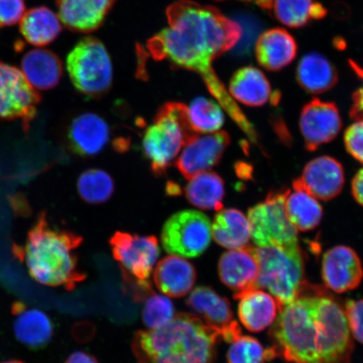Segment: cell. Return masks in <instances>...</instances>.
Listing matches in <instances>:
<instances>
[{
    "mask_svg": "<svg viewBox=\"0 0 363 363\" xmlns=\"http://www.w3.org/2000/svg\"><path fill=\"white\" fill-rule=\"evenodd\" d=\"M352 193L355 201L363 206V169L358 171L352 179Z\"/></svg>",
    "mask_w": 363,
    "mask_h": 363,
    "instance_id": "40",
    "label": "cell"
},
{
    "mask_svg": "<svg viewBox=\"0 0 363 363\" xmlns=\"http://www.w3.org/2000/svg\"><path fill=\"white\" fill-rule=\"evenodd\" d=\"M256 57L265 69L277 72L289 66L297 56L295 39L287 30L272 28L263 33L256 44Z\"/></svg>",
    "mask_w": 363,
    "mask_h": 363,
    "instance_id": "23",
    "label": "cell"
},
{
    "mask_svg": "<svg viewBox=\"0 0 363 363\" xmlns=\"http://www.w3.org/2000/svg\"><path fill=\"white\" fill-rule=\"evenodd\" d=\"M112 253L119 262L124 282L136 301L153 293L150 276L155 267L160 247L155 237L116 233L111 239Z\"/></svg>",
    "mask_w": 363,
    "mask_h": 363,
    "instance_id": "7",
    "label": "cell"
},
{
    "mask_svg": "<svg viewBox=\"0 0 363 363\" xmlns=\"http://www.w3.org/2000/svg\"><path fill=\"white\" fill-rule=\"evenodd\" d=\"M269 12L281 24L293 29L328 16L326 9L315 0H272Z\"/></svg>",
    "mask_w": 363,
    "mask_h": 363,
    "instance_id": "30",
    "label": "cell"
},
{
    "mask_svg": "<svg viewBox=\"0 0 363 363\" xmlns=\"http://www.w3.org/2000/svg\"><path fill=\"white\" fill-rule=\"evenodd\" d=\"M21 72L35 89L48 90L59 84L63 67L56 53L48 49L36 48L23 56Z\"/></svg>",
    "mask_w": 363,
    "mask_h": 363,
    "instance_id": "25",
    "label": "cell"
},
{
    "mask_svg": "<svg viewBox=\"0 0 363 363\" xmlns=\"http://www.w3.org/2000/svg\"><path fill=\"white\" fill-rule=\"evenodd\" d=\"M259 275L257 289H267L279 311L293 302L305 287V262L299 246L256 247Z\"/></svg>",
    "mask_w": 363,
    "mask_h": 363,
    "instance_id": "6",
    "label": "cell"
},
{
    "mask_svg": "<svg viewBox=\"0 0 363 363\" xmlns=\"http://www.w3.org/2000/svg\"><path fill=\"white\" fill-rule=\"evenodd\" d=\"M344 184L345 172L340 162L333 157L322 156L307 163L301 178L294 181L293 187L328 201L338 196Z\"/></svg>",
    "mask_w": 363,
    "mask_h": 363,
    "instance_id": "15",
    "label": "cell"
},
{
    "mask_svg": "<svg viewBox=\"0 0 363 363\" xmlns=\"http://www.w3.org/2000/svg\"><path fill=\"white\" fill-rule=\"evenodd\" d=\"M219 1H222V0H219Z\"/></svg>",
    "mask_w": 363,
    "mask_h": 363,
    "instance_id": "44",
    "label": "cell"
},
{
    "mask_svg": "<svg viewBox=\"0 0 363 363\" xmlns=\"http://www.w3.org/2000/svg\"><path fill=\"white\" fill-rule=\"evenodd\" d=\"M321 275L326 287L334 292L352 291L363 279L360 257L352 248L346 246L329 249L322 259Z\"/></svg>",
    "mask_w": 363,
    "mask_h": 363,
    "instance_id": "16",
    "label": "cell"
},
{
    "mask_svg": "<svg viewBox=\"0 0 363 363\" xmlns=\"http://www.w3.org/2000/svg\"><path fill=\"white\" fill-rule=\"evenodd\" d=\"M161 239L163 248L172 255L184 258L199 257L211 245V222L201 212L179 211L163 225Z\"/></svg>",
    "mask_w": 363,
    "mask_h": 363,
    "instance_id": "10",
    "label": "cell"
},
{
    "mask_svg": "<svg viewBox=\"0 0 363 363\" xmlns=\"http://www.w3.org/2000/svg\"><path fill=\"white\" fill-rule=\"evenodd\" d=\"M11 313L16 316L13 333L18 342L30 350H40L51 342L54 326L51 318L45 312L17 301L13 303Z\"/></svg>",
    "mask_w": 363,
    "mask_h": 363,
    "instance_id": "20",
    "label": "cell"
},
{
    "mask_svg": "<svg viewBox=\"0 0 363 363\" xmlns=\"http://www.w3.org/2000/svg\"><path fill=\"white\" fill-rule=\"evenodd\" d=\"M67 70L75 89L86 96L101 97L111 88V58L96 38H86L72 48L67 57Z\"/></svg>",
    "mask_w": 363,
    "mask_h": 363,
    "instance_id": "8",
    "label": "cell"
},
{
    "mask_svg": "<svg viewBox=\"0 0 363 363\" xmlns=\"http://www.w3.org/2000/svg\"><path fill=\"white\" fill-rule=\"evenodd\" d=\"M220 338L201 318L182 313L160 329L138 331L133 349L140 363H215Z\"/></svg>",
    "mask_w": 363,
    "mask_h": 363,
    "instance_id": "3",
    "label": "cell"
},
{
    "mask_svg": "<svg viewBox=\"0 0 363 363\" xmlns=\"http://www.w3.org/2000/svg\"><path fill=\"white\" fill-rule=\"evenodd\" d=\"M111 130L106 120L95 113L77 116L68 129L67 140L72 152L81 157L99 155L110 140Z\"/></svg>",
    "mask_w": 363,
    "mask_h": 363,
    "instance_id": "18",
    "label": "cell"
},
{
    "mask_svg": "<svg viewBox=\"0 0 363 363\" xmlns=\"http://www.w3.org/2000/svg\"><path fill=\"white\" fill-rule=\"evenodd\" d=\"M2 363H25L24 362L20 360H9L7 362H4Z\"/></svg>",
    "mask_w": 363,
    "mask_h": 363,
    "instance_id": "43",
    "label": "cell"
},
{
    "mask_svg": "<svg viewBox=\"0 0 363 363\" xmlns=\"http://www.w3.org/2000/svg\"><path fill=\"white\" fill-rule=\"evenodd\" d=\"M196 279V270L192 263L174 255L163 258L153 272L157 288L172 298L184 297L190 293Z\"/></svg>",
    "mask_w": 363,
    "mask_h": 363,
    "instance_id": "22",
    "label": "cell"
},
{
    "mask_svg": "<svg viewBox=\"0 0 363 363\" xmlns=\"http://www.w3.org/2000/svg\"><path fill=\"white\" fill-rule=\"evenodd\" d=\"M281 308L270 331L276 356L289 363H351L354 344L346 313L313 288Z\"/></svg>",
    "mask_w": 363,
    "mask_h": 363,
    "instance_id": "2",
    "label": "cell"
},
{
    "mask_svg": "<svg viewBox=\"0 0 363 363\" xmlns=\"http://www.w3.org/2000/svg\"><path fill=\"white\" fill-rule=\"evenodd\" d=\"M189 180L184 192L192 206L203 211H220L223 208L225 183L219 174L206 172Z\"/></svg>",
    "mask_w": 363,
    "mask_h": 363,
    "instance_id": "29",
    "label": "cell"
},
{
    "mask_svg": "<svg viewBox=\"0 0 363 363\" xmlns=\"http://www.w3.org/2000/svg\"><path fill=\"white\" fill-rule=\"evenodd\" d=\"M40 102V94L21 70L0 61V120H21L27 130Z\"/></svg>",
    "mask_w": 363,
    "mask_h": 363,
    "instance_id": "11",
    "label": "cell"
},
{
    "mask_svg": "<svg viewBox=\"0 0 363 363\" xmlns=\"http://www.w3.org/2000/svg\"><path fill=\"white\" fill-rule=\"evenodd\" d=\"M83 238L72 231L54 228L42 214L27 235L25 246L16 247V256L26 263L35 282L49 287L72 290L86 276L78 266L77 249Z\"/></svg>",
    "mask_w": 363,
    "mask_h": 363,
    "instance_id": "4",
    "label": "cell"
},
{
    "mask_svg": "<svg viewBox=\"0 0 363 363\" xmlns=\"http://www.w3.org/2000/svg\"><path fill=\"white\" fill-rule=\"evenodd\" d=\"M25 13V0H0V27L16 25Z\"/></svg>",
    "mask_w": 363,
    "mask_h": 363,
    "instance_id": "38",
    "label": "cell"
},
{
    "mask_svg": "<svg viewBox=\"0 0 363 363\" xmlns=\"http://www.w3.org/2000/svg\"><path fill=\"white\" fill-rule=\"evenodd\" d=\"M349 65L362 83V87L352 95L350 116L354 121H363V67L352 60H349Z\"/></svg>",
    "mask_w": 363,
    "mask_h": 363,
    "instance_id": "39",
    "label": "cell"
},
{
    "mask_svg": "<svg viewBox=\"0 0 363 363\" xmlns=\"http://www.w3.org/2000/svg\"><path fill=\"white\" fill-rule=\"evenodd\" d=\"M194 133L189 125L188 107L167 103L159 110L145 131L143 149L156 175L165 174L187 140Z\"/></svg>",
    "mask_w": 363,
    "mask_h": 363,
    "instance_id": "5",
    "label": "cell"
},
{
    "mask_svg": "<svg viewBox=\"0 0 363 363\" xmlns=\"http://www.w3.org/2000/svg\"><path fill=\"white\" fill-rule=\"evenodd\" d=\"M288 190L284 207L286 214L297 230L310 231L320 225L323 218V208L311 194L299 188Z\"/></svg>",
    "mask_w": 363,
    "mask_h": 363,
    "instance_id": "31",
    "label": "cell"
},
{
    "mask_svg": "<svg viewBox=\"0 0 363 363\" xmlns=\"http://www.w3.org/2000/svg\"><path fill=\"white\" fill-rule=\"evenodd\" d=\"M342 127V117L333 102L314 99L302 108L299 128L308 152H314L321 145L333 142Z\"/></svg>",
    "mask_w": 363,
    "mask_h": 363,
    "instance_id": "13",
    "label": "cell"
},
{
    "mask_svg": "<svg viewBox=\"0 0 363 363\" xmlns=\"http://www.w3.org/2000/svg\"><path fill=\"white\" fill-rule=\"evenodd\" d=\"M288 190L271 192L264 201L249 208L247 219L256 247L299 246L298 230L286 214Z\"/></svg>",
    "mask_w": 363,
    "mask_h": 363,
    "instance_id": "9",
    "label": "cell"
},
{
    "mask_svg": "<svg viewBox=\"0 0 363 363\" xmlns=\"http://www.w3.org/2000/svg\"><path fill=\"white\" fill-rule=\"evenodd\" d=\"M62 26L56 13L48 7L31 9L21 21L20 30L27 43L35 47H45L60 35Z\"/></svg>",
    "mask_w": 363,
    "mask_h": 363,
    "instance_id": "28",
    "label": "cell"
},
{
    "mask_svg": "<svg viewBox=\"0 0 363 363\" xmlns=\"http://www.w3.org/2000/svg\"><path fill=\"white\" fill-rule=\"evenodd\" d=\"M80 197L86 203L101 204L110 201L115 192L112 177L102 169H91L82 174L77 183Z\"/></svg>",
    "mask_w": 363,
    "mask_h": 363,
    "instance_id": "33",
    "label": "cell"
},
{
    "mask_svg": "<svg viewBox=\"0 0 363 363\" xmlns=\"http://www.w3.org/2000/svg\"><path fill=\"white\" fill-rule=\"evenodd\" d=\"M344 311L353 337L363 344V298L347 301Z\"/></svg>",
    "mask_w": 363,
    "mask_h": 363,
    "instance_id": "36",
    "label": "cell"
},
{
    "mask_svg": "<svg viewBox=\"0 0 363 363\" xmlns=\"http://www.w3.org/2000/svg\"><path fill=\"white\" fill-rule=\"evenodd\" d=\"M338 77L333 63L316 52L308 53L302 57L296 70L298 84L312 94L328 92L337 84Z\"/></svg>",
    "mask_w": 363,
    "mask_h": 363,
    "instance_id": "26",
    "label": "cell"
},
{
    "mask_svg": "<svg viewBox=\"0 0 363 363\" xmlns=\"http://www.w3.org/2000/svg\"><path fill=\"white\" fill-rule=\"evenodd\" d=\"M65 363H99L96 357L84 352H75L72 353Z\"/></svg>",
    "mask_w": 363,
    "mask_h": 363,
    "instance_id": "41",
    "label": "cell"
},
{
    "mask_svg": "<svg viewBox=\"0 0 363 363\" xmlns=\"http://www.w3.org/2000/svg\"><path fill=\"white\" fill-rule=\"evenodd\" d=\"M143 320L149 330H157L169 324L175 317V308L164 295L152 293L145 298Z\"/></svg>",
    "mask_w": 363,
    "mask_h": 363,
    "instance_id": "35",
    "label": "cell"
},
{
    "mask_svg": "<svg viewBox=\"0 0 363 363\" xmlns=\"http://www.w3.org/2000/svg\"><path fill=\"white\" fill-rule=\"evenodd\" d=\"M218 272L221 282L234 295L257 289L259 264L256 247L247 246L225 252L218 263Z\"/></svg>",
    "mask_w": 363,
    "mask_h": 363,
    "instance_id": "17",
    "label": "cell"
},
{
    "mask_svg": "<svg viewBox=\"0 0 363 363\" xmlns=\"http://www.w3.org/2000/svg\"><path fill=\"white\" fill-rule=\"evenodd\" d=\"M230 143V135L225 131L194 134L184 144L176 166L185 179H191L216 166Z\"/></svg>",
    "mask_w": 363,
    "mask_h": 363,
    "instance_id": "12",
    "label": "cell"
},
{
    "mask_svg": "<svg viewBox=\"0 0 363 363\" xmlns=\"http://www.w3.org/2000/svg\"><path fill=\"white\" fill-rule=\"evenodd\" d=\"M243 1L254 2L257 4L258 6L261 7L262 10L269 11L271 6L272 0H243Z\"/></svg>",
    "mask_w": 363,
    "mask_h": 363,
    "instance_id": "42",
    "label": "cell"
},
{
    "mask_svg": "<svg viewBox=\"0 0 363 363\" xmlns=\"http://www.w3.org/2000/svg\"><path fill=\"white\" fill-rule=\"evenodd\" d=\"M277 357L274 348L265 349L259 340L240 335L230 343L227 363H266Z\"/></svg>",
    "mask_w": 363,
    "mask_h": 363,
    "instance_id": "34",
    "label": "cell"
},
{
    "mask_svg": "<svg viewBox=\"0 0 363 363\" xmlns=\"http://www.w3.org/2000/svg\"><path fill=\"white\" fill-rule=\"evenodd\" d=\"M167 26L149 40L157 60L197 72L211 93L223 87L212 63L235 47L242 27L217 9L190 0H179L167 9Z\"/></svg>",
    "mask_w": 363,
    "mask_h": 363,
    "instance_id": "1",
    "label": "cell"
},
{
    "mask_svg": "<svg viewBox=\"0 0 363 363\" xmlns=\"http://www.w3.org/2000/svg\"><path fill=\"white\" fill-rule=\"evenodd\" d=\"M187 305L225 342L231 343L242 335V330L233 319L230 301L214 289L204 286L195 289L187 299Z\"/></svg>",
    "mask_w": 363,
    "mask_h": 363,
    "instance_id": "14",
    "label": "cell"
},
{
    "mask_svg": "<svg viewBox=\"0 0 363 363\" xmlns=\"http://www.w3.org/2000/svg\"><path fill=\"white\" fill-rule=\"evenodd\" d=\"M189 125L194 133L211 134L219 131L225 123L219 104L210 99L198 97L188 107Z\"/></svg>",
    "mask_w": 363,
    "mask_h": 363,
    "instance_id": "32",
    "label": "cell"
},
{
    "mask_svg": "<svg viewBox=\"0 0 363 363\" xmlns=\"http://www.w3.org/2000/svg\"><path fill=\"white\" fill-rule=\"evenodd\" d=\"M229 93L234 101L250 107H260L271 101H279L280 94L272 93L269 79L254 67L240 68L230 79Z\"/></svg>",
    "mask_w": 363,
    "mask_h": 363,
    "instance_id": "21",
    "label": "cell"
},
{
    "mask_svg": "<svg viewBox=\"0 0 363 363\" xmlns=\"http://www.w3.org/2000/svg\"><path fill=\"white\" fill-rule=\"evenodd\" d=\"M116 0H57L62 24L75 33H89L103 24Z\"/></svg>",
    "mask_w": 363,
    "mask_h": 363,
    "instance_id": "19",
    "label": "cell"
},
{
    "mask_svg": "<svg viewBox=\"0 0 363 363\" xmlns=\"http://www.w3.org/2000/svg\"><path fill=\"white\" fill-rule=\"evenodd\" d=\"M345 147L357 161L363 163V121H356L345 131Z\"/></svg>",
    "mask_w": 363,
    "mask_h": 363,
    "instance_id": "37",
    "label": "cell"
},
{
    "mask_svg": "<svg viewBox=\"0 0 363 363\" xmlns=\"http://www.w3.org/2000/svg\"><path fill=\"white\" fill-rule=\"evenodd\" d=\"M234 296L240 301L239 319L248 330L260 333L274 323L279 308L271 294L254 289Z\"/></svg>",
    "mask_w": 363,
    "mask_h": 363,
    "instance_id": "24",
    "label": "cell"
},
{
    "mask_svg": "<svg viewBox=\"0 0 363 363\" xmlns=\"http://www.w3.org/2000/svg\"><path fill=\"white\" fill-rule=\"evenodd\" d=\"M211 230L216 242L226 249L246 247L251 239L247 217L237 208H222L218 212Z\"/></svg>",
    "mask_w": 363,
    "mask_h": 363,
    "instance_id": "27",
    "label": "cell"
}]
</instances>
